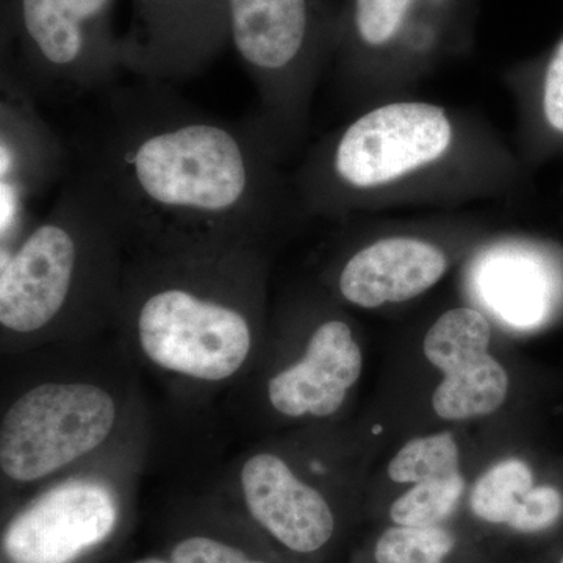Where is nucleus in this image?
<instances>
[{
  "mask_svg": "<svg viewBox=\"0 0 563 563\" xmlns=\"http://www.w3.org/2000/svg\"><path fill=\"white\" fill-rule=\"evenodd\" d=\"M91 99L66 144V177L90 192L124 247H257L295 211L279 161L246 121L207 113L165 81L117 84Z\"/></svg>",
  "mask_w": 563,
  "mask_h": 563,
  "instance_id": "1",
  "label": "nucleus"
},
{
  "mask_svg": "<svg viewBox=\"0 0 563 563\" xmlns=\"http://www.w3.org/2000/svg\"><path fill=\"white\" fill-rule=\"evenodd\" d=\"M261 296L257 247H196L139 255L124 269L117 312L158 368L221 383L250 357Z\"/></svg>",
  "mask_w": 563,
  "mask_h": 563,
  "instance_id": "2",
  "label": "nucleus"
},
{
  "mask_svg": "<svg viewBox=\"0 0 563 563\" xmlns=\"http://www.w3.org/2000/svg\"><path fill=\"white\" fill-rule=\"evenodd\" d=\"M120 233L76 180L66 177L43 220L0 252V325L10 336L40 335L65 322L117 312Z\"/></svg>",
  "mask_w": 563,
  "mask_h": 563,
  "instance_id": "3",
  "label": "nucleus"
},
{
  "mask_svg": "<svg viewBox=\"0 0 563 563\" xmlns=\"http://www.w3.org/2000/svg\"><path fill=\"white\" fill-rule=\"evenodd\" d=\"M455 139L442 107L418 101L373 107L313 151L298 176L299 198L317 213H346L439 165Z\"/></svg>",
  "mask_w": 563,
  "mask_h": 563,
  "instance_id": "4",
  "label": "nucleus"
},
{
  "mask_svg": "<svg viewBox=\"0 0 563 563\" xmlns=\"http://www.w3.org/2000/svg\"><path fill=\"white\" fill-rule=\"evenodd\" d=\"M117 0H3L2 74L35 102L73 103L124 73Z\"/></svg>",
  "mask_w": 563,
  "mask_h": 563,
  "instance_id": "5",
  "label": "nucleus"
},
{
  "mask_svg": "<svg viewBox=\"0 0 563 563\" xmlns=\"http://www.w3.org/2000/svg\"><path fill=\"white\" fill-rule=\"evenodd\" d=\"M229 46L258 95L247 120L274 157L298 140L317 76L312 0H228Z\"/></svg>",
  "mask_w": 563,
  "mask_h": 563,
  "instance_id": "6",
  "label": "nucleus"
},
{
  "mask_svg": "<svg viewBox=\"0 0 563 563\" xmlns=\"http://www.w3.org/2000/svg\"><path fill=\"white\" fill-rule=\"evenodd\" d=\"M117 420V401L99 385H36L2 415L0 470L14 483L46 479L98 450Z\"/></svg>",
  "mask_w": 563,
  "mask_h": 563,
  "instance_id": "7",
  "label": "nucleus"
},
{
  "mask_svg": "<svg viewBox=\"0 0 563 563\" xmlns=\"http://www.w3.org/2000/svg\"><path fill=\"white\" fill-rule=\"evenodd\" d=\"M122 62L139 79L174 84L209 68L229 46L228 0H131Z\"/></svg>",
  "mask_w": 563,
  "mask_h": 563,
  "instance_id": "8",
  "label": "nucleus"
},
{
  "mask_svg": "<svg viewBox=\"0 0 563 563\" xmlns=\"http://www.w3.org/2000/svg\"><path fill=\"white\" fill-rule=\"evenodd\" d=\"M113 493L96 481H66L22 509L3 533L11 563H70L117 528Z\"/></svg>",
  "mask_w": 563,
  "mask_h": 563,
  "instance_id": "9",
  "label": "nucleus"
},
{
  "mask_svg": "<svg viewBox=\"0 0 563 563\" xmlns=\"http://www.w3.org/2000/svg\"><path fill=\"white\" fill-rule=\"evenodd\" d=\"M36 103L16 81L2 74V246L31 228L27 218L32 201L68 172L66 144L40 117Z\"/></svg>",
  "mask_w": 563,
  "mask_h": 563,
  "instance_id": "10",
  "label": "nucleus"
},
{
  "mask_svg": "<svg viewBox=\"0 0 563 563\" xmlns=\"http://www.w3.org/2000/svg\"><path fill=\"white\" fill-rule=\"evenodd\" d=\"M240 483L252 518L288 550L314 553L331 540L335 528L331 506L279 455H252L244 462Z\"/></svg>",
  "mask_w": 563,
  "mask_h": 563,
  "instance_id": "11",
  "label": "nucleus"
},
{
  "mask_svg": "<svg viewBox=\"0 0 563 563\" xmlns=\"http://www.w3.org/2000/svg\"><path fill=\"white\" fill-rule=\"evenodd\" d=\"M362 351L346 321L320 322L301 361L268 384L274 410L290 418L332 417L362 373Z\"/></svg>",
  "mask_w": 563,
  "mask_h": 563,
  "instance_id": "12",
  "label": "nucleus"
},
{
  "mask_svg": "<svg viewBox=\"0 0 563 563\" xmlns=\"http://www.w3.org/2000/svg\"><path fill=\"white\" fill-rule=\"evenodd\" d=\"M446 272V254L437 244L413 236H388L347 257L336 276V290L352 306L379 309L431 290Z\"/></svg>",
  "mask_w": 563,
  "mask_h": 563,
  "instance_id": "13",
  "label": "nucleus"
},
{
  "mask_svg": "<svg viewBox=\"0 0 563 563\" xmlns=\"http://www.w3.org/2000/svg\"><path fill=\"white\" fill-rule=\"evenodd\" d=\"M474 282L483 302L512 328L531 329L547 318L553 288L547 266L532 252L495 247L481 258Z\"/></svg>",
  "mask_w": 563,
  "mask_h": 563,
  "instance_id": "14",
  "label": "nucleus"
},
{
  "mask_svg": "<svg viewBox=\"0 0 563 563\" xmlns=\"http://www.w3.org/2000/svg\"><path fill=\"white\" fill-rule=\"evenodd\" d=\"M509 393V376L501 363L485 354L457 372L444 374L432 396V407L443 420L462 421L487 417L503 406Z\"/></svg>",
  "mask_w": 563,
  "mask_h": 563,
  "instance_id": "15",
  "label": "nucleus"
},
{
  "mask_svg": "<svg viewBox=\"0 0 563 563\" xmlns=\"http://www.w3.org/2000/svg\"><path fill=\"white\" fill-rule=\"evenodd\" d=\"M490 340V322L479 310L455 307L433 322L422 351L435 368L450 374L488 354Z\"/></svg>",
  "mask_w": 563,
  "mask_h": 563,
  "instance_id": "16",
  "label": "nucleus"
},
{
  "mask_svg": "<svg viewBox=\"0 0 563 563\" xmlns=\"http://www.w3.org/2000/svg\"><path fill=\"white\" fill-rule=\"evenodd\" d=\"M533 487V474L528 463L507 459L493 465L474 484L472 509L481 520L493 525H509L521 498Z\"/></svg>",
  "mask_w": 563,
  "mask_h": 563,
  "instance_id": "17",
  "label": "nucleus"
},
{
  "mask_svg": "<svg viewBox=\"0 0 563 563\" xmlns=\"http://www.w3.org/2000/svg\"><path fill=\"white\" fill-rule=\"evenodd\" d=\"M457 474L461 453L450 432L410 440L388 465V476L398 484L431 483Z\"/></svg>",
  "mask_w": 563,
  "mask_h": 563,
  "instance_id": "18",
  "label": "nucleus"
},
{
  "mask_svg": "<svg viewBox=\"0 0 563 563\" xmlns=\"http://www.w3.org/2000/svg\"><path fill=\"white\" fill-rule=\"evenodd\" d=\"M465 481L462 474L450 479L415 484L393 503L390 517L398 526L435 528L453 515L461 501Z\"/></svg>",
  "mask_w": 563,
  "mask_h": 563,
  "instance_id": "19",
  "label": "nucleus"
},
{
  "mask_svg": "<svg viewBox=\"0 0 563 563\" xmlns=\"http://www.w3.org/2000/svg\"><path fill=\"white\" fill-rule=\"evenodd\" d=\"M454 544L453 533L439 526H395L377 540L374 558L377 563H442Z\"/></svg>",
  "mask_w": 563,
  "mask_h": 563,
  "instance_id": "20",
  "label": "nucleus"
},
{
  "mask_svg": "<svg viewBox=\"0 0 563 563\" xmlns=\"http://www.w3.org/2000/svg\"><path fill=\"white\" fill-rule=\"evenodd\" d=\"M415 0H354L352 33L363 47L380 49L401 32Z\"/></svg>",
  "mask_w": 563,
  "mask_h": 563,
  "instance_id": "21",
  "label": "nucleus"
},
{
  "mask_svg": "<svg viewBox=\"0 0 563 563\" xmlns=\"http://www.w3.org/2000/svg\"><path fill=\"white\" fill-rule=\"evenodd\" d=\"M562 515V493L551 485H539L521 498L509 526L518 532H542L553 528Z\"/></svg>",
  "mask_w": 563,
  "mask_h": 563,
  "instance_id": "22",
  "label": "nucleus"
},
{
  "mask_svg": "<svg viewBox=\"0 0 563 563\" xmlns=\"http://www.w3.org/2000/svg\"><path fill=\"white\" fill-rule=\"evenodd\" d=\"M172 563H265L255 561L232 544L206 536L180 540L172 551Z\"/></svg>",
  "mask_w": 563,
  "mask_h": 563,
  "instance_id": "23",
  "label": "nucleus"
},
{
  "mask_svg": "<svg viewBox=\"0 0 563 563\" xmlns=\"http://www.w3.org/2000/svg\"><path fill=\"white\" fill-rule=\"evenodd\" d=\"M542 109L548 125L563 135V41L544 73Z\"/></svg>",
  "mask_w": 563,
  "mask_h": 563,
  "instance_id": "24",
  "label": "nucleus"
},
{
  "mask_svg": "<svg viewBox=\"0 0 563 563\" xmlns=\"http://www.w3.org/2000/svg\"><path fill=\"white\" fill-rule=\"evenodd\" d=\"M133 563H172V561L166 562V561H163V559H158V558H144V559H140V561H136Z\"/></svg>",
  "mask_w": 563,
  "mask_h": 563,
  "instance_id": "25",
  "label": "nucleus"
},
{
  "mask_svg": "<svg viewBox=\"0 0 563 563\" xmlns=\"http://www.w3.org/2000/svg\"><path fill=\"white\" fill-rule=\"evenodd\" d=\"M561 563H563V559H562V562H561Z\"/></svg>",
  "mask_w": 563,
  "mask_h": 563,
  "instance_id": "26",
  "label": "nucleus"
}]
</instances>
